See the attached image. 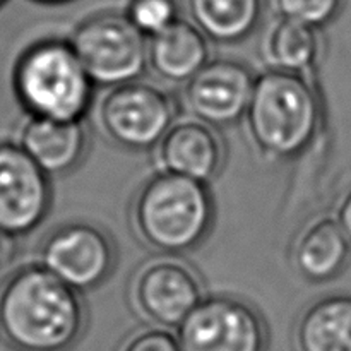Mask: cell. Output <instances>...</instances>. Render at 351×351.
<instances>
[{"label": "cell", "instance_id": "6da1fadb", "mask_svg": "<svg viewBox=\"0 0 351 351\" xmlns=\"http://www.w3.org/2000/svg\"><path fill=\"white\" fill-rule=\"evenodd\" d=\"M86 322L81 293L41 264H24L0 285V335L14 350L67 351Z\"/></svg>", "mask_w": 351, "mask_h": 351}, {"label": "cell", "instance_id": "7a4b0ae2", "mask_svg": "<svg viewBox=\"0 0 351 351\" xmlns=\"http://www.w3.org/2000/svg\"><path fill=\"white\" fill-rule=\"evenodd\" d=\"M242 122L261 160L290 161L300 156L319 134L321 95L308 75L264 71L256 75Z\"/></svg>", "mask_w": 351, "mask_h": 351}, {"label": "cell", "instance_id": "3957f363", "mask_svg": "<svg viewBox=\"0 0 351 351\" xmlns=\"http://www.w3.org/2000/svg\"><path fill=\"white\" fill-rule=\"evenodd\" d=\"M215 225L209 185L156 171L143 182L130 202V226L146 249L165 256L195 250Z\"/></svg>", "mask_w": 351, "mask_h": 351}, {"label": "cell", "instance_id": "277c9868", "mask_svg": "<svg viewBox=\"0 0 351 351\" xmlns=\"http://www.w3.org/2000/svg\"><path fill=\"white\" fill-rule=\"evenodd\" d=\"M12 91L26 115L84 120L95 103V84L69 40L43 38L14 62Z\"/></svg>", "mask_w": 351, "mask_h": 351}, {"label": "cell", "instance_id": "5b68a950", "mask_svg": "<svg viewBox=\"0 0 351 351\" xmlns=\"http://www.w3.org/2000/svg\"><path fill=\"white\" fill-rule=\"evenodd\" d=\"M93 106L101 136L127 151H153L178 117L173 96L144 79L106 88Z\"/></svg>", "mask_w": 351, "mask_h": 351}, {"label": "cell", "instance_id": "8992f818", "mask_svg": "<svg viewBox=\"0 0 351 351\" xmlns=\"http://www.w3.org/2000/svg\"><path fill=\"white\" fill-rule=\"evenodd\" d=\"M69 43L95 86L112 88L137 81L147 71V38L120 10L84 17Z\"/></svg>", "mask_w": 351, "mask_h": 351}, {"label": "cell", "instance_id": "52a82bcc", "mask_svg": "<svg viewBox=\"0 0 351 351\" xmlns=\"http://www.w3.org/2000/svg\"><path fill=\"white\" fill-rule=\"evenodd\" d=\"M208 297L201 273L182 256L156 254L144 261L129 283L134 312L153 328L177 329Z\"/></svg>", "mask_w": 351, "mask_h": 351}, {"label": "cell", "instance_id": "ba28073f", "mask_svg": "<svg viewBox=\"0 0 351 351\" xmlns=\"http://www.w3.org/2000/svg\"><path fill=\"white\" fill-rule=\"evenodd\" d=\"M182 351H267L269 331L252 302L208 295L175 329Z\"/></svg>", "mask_w": 351, "mask_h": 351}, {"label": "cell", "instance_id": "9c48e42d", "mask_svg": "<svg viewBox=\"0 0 351 351\" xmlns=\"http://www.w3.org/2000/svg\"><path fill=\"white\" fill-rule=\"evenodd\" d=\"M36 263L79 293L101 287L117 266V247L99 226L72 221L51 230L38 247Z\"/></svg>", "mask_w": 351, "mask_h": 351}, {"label": "cell", "instance_id": "30bf717a", "mask_svg": "<svg viewBox=\"0 0 351 351\" xmlns=\"http://www.w3.org/2000/svg\"><path fill=\"white\" fill-rule=\"evenodd\" d=\"M254 84L256 74L242 60L211 58L182 86L180 101L187 115L226 129L243 120Z\"/></svg>", "mask_w": 351, "mask_h": 351}, {"label": "cell", "instance_id": "8fae6325", "mask_svg": "<svg viewBox=\"0 0 351 351\" xmlns=\"http://www.w3.org/2000/svg\"><path fill=\"white\" fill-rule=\"evenodd\" d=\"M51 208L50 177L16 141H0V230L24 237L43 223Z\"/></svg>", "mask_w": 351, "mask_h": 351}, {"label": "cell", "instance_id": "7c38bea8", "mask_svg": "<svg viewBox=\"0 0 351 351\" xmlns=\"http://www.w3.org/2000/svg\"><path fill=\"white\" fill-rule=\"evenodd\" d=\"M156 171L192 178L209 185L221 175L226 163V146L219 129L182 115L153 147Z\"/></svg>", "mask_w": 351, "mask_h": 351}, {"label": "cell", "instance_id": "4fadbf2b", "mask_svg": "<svg viewBox=\"0 0 351 351\" xmlns=\"http://www.w3.org/2000/svg\"><path fill=\"white\" fill-rule=\"evenodd\" d=\"M21 149L50 178L74 171L86 158L89 134L84 120L26 115L16 130Z\"/></svg>", "mask_w": 351, "mask_h": 351}, {"label": "cell", "instance_id": "5bb4252c", "mask_svg": "<svg viewBox=\"0 0 351 351\" xmlns=\"http://www.w3.org/2000/svg\"><path fill=\"white\" fill-rule=\"evenodd\" d=\"M211 60V41L189 19L147 38V69L165 84L184 86Z\"/></svg>", "mask_w": 351, "mask_h": 351}, {"label": "cell", "instance_id": "9a60e30c", "mask_svg": "<svg viewBox=\"0 0 351 351\" xmlns=\"http://www.w3.org/2000/svg\"><path fill=\"white\" fill-rule=\"evenodd\" d=\"M351 243L335 216H317L302 226L291 245V266L312 283L335 280L350 263Z\"/></svg>", "mask_w": 351, "mask_h": 351}, {"label": "cell", "instance_id": "2e32d148", "mask_svg": "<svg viewBox=\"0 0 351 351\" xmlns=\"http://www.w3.org/2000/svg\"><path fill=\"white\" fill-rule=\"evenodd\" d=\"M324 47L322 29L274 16L261 34L259 58L266 71L312 77L324 55Z\"/></svg>", "mask_w": 351, "mask_h": 351}, {"label": "cell", "instance_id": "e0dca14e", "mask_svg": "<svg viewBox=\"0 0 351 351\" xmlns=\"http://www.w3.org/2000/svg\"><path fill=\"white\" fill-rule=\"evenodd\" d=\"M293 345L297 351H351V293L307 305L295 322Z\"/></svg>", "mask_w": 351, "mask_h": 351}, {"label": "cell", "instance_id": "ac0fdd59", "mask_svg": "<svg viewBox=\"0 0 351 351\" xmlns=\"http://www.w3.org/2000/svg\"><path fill=\"white\" fill-rule=\"evenodd\" d=\"M189 21L211 43L237 45L259 27L264 0H184Z\"/></svg>", "mask_w": 351, "mask_h": 351}, {"label": "cell", "instance_id": "d6986e66", "mask_svg": "<svg viewBox=\"0 0 351 351\" xmlns=\"http://www.w3.org/2000/svg\"><path fill=\"white\" fill-rule=\"evenodd\" d=\"M123 12L146 38L161 33L180 19L177 0H129Z\"/></svg>", "mask_w": 351, "mask_h": 351}, {"label": "cell", "instance_id": "ffe728a7", "mask_svg": "<svg viewBox=\"0 0 351 351\" xmlns=\"http://www.w3.org/2000/svg\"><path fill=\"white\" fill-rule=\"evenodd\" d=\"M345 0H273L278 17L322 29L341 12Z\"/></svg>", "mask_w": 351, "mask_h": 351}, {"label": "cell", "instance_id": "44dd1931", "mask_svg": "<svg viewBox=\"0 0 351 351\" xmlns=\"http://www.w3.org/2000/svg\"><path fill=\"white\" fill-rule=\"evenodd\" d=\"M119 351H182L177 335L168 329L144 328L132 332Z\"/></svg>", "mask_w": 351, "mask_h": 351}, {"label": "cell", "instance_id": "7402d4cb", "mask_svg": "<svg viewBox=\"0 0 351 351\" xmlns=\"http://www.w3.org/2000/svg\"><path fill=\"white\" fill-rule=\"evenodd\" d=\"M17 256H19L17 237L0 230V276L7 278L12 273Z\"/></svg>", "mask_w": 351, "mask_h": 351}, {"label": "cell", "instance_id": "603a6c76", "mask_svg": "<svg viewBox=\"0 0 351 351\" xmlns=\"http://www.w3.org/2000/svg\"><path fill=\"white\" fill-rule=\"evenodd\" d=\"M335 218L351 243V187L339 199L338 206H336Z\"/></svg>", "mask_w": 351, "mask_h": 351}, {"label": "cell", "instance_id": "cb8c5ba5", "mask_svg": "<svg viewBox=\"0 0 351 351\" xmlns=\"http://www.w3.org/2000/svg\"><path fill=\"white\" fill-rule=\"evenodd\" d=\"M36 3H43V5H64V3H71L74 0H33Z\"/></svg>", "mask_w": 351, "mask_h": 351}, {"label": "cell", "instance_id": "d4e9b609", "mask_svg": "<svg viewBox=\"0 0 351 351\" xmlns=\"http://www.w3.org/2000/svg\"><path fill=\"white\" fill-rule=\"evenodd\" d=\"M7 2H9V0H0V9H2V7H3V5H5V3H7Z\"/></svg>", "mask_w": 351, "mask_h": 351}]
</instances>
